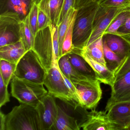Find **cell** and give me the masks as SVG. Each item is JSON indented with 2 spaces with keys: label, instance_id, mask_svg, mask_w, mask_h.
<instances>
[{
  "label": "cell",
  "instance_id": "obj_9",
  "mask_svg": "<svg viewBox=\"0 0 130 130\" xmlns=\"http://www.w3.org/2000/svg\"><path fill=\"white\" fill-rule=\"evenodd\" d=\"M127 10H130V8L103 7L100 6L94 19L92 33L87 45L103 36L115 18L121 13Z\"/></svg>",
  "mask_w": 130,
  "mask_h": 130
},
{
  "label": "cell",
  "instance_id": "obj_39",
  "mask_svg": "<svg viewBox=\"0 0 130 130\" xmlns=\"http://www.w3.org/2000/svg\"><path fill=\"white\" fill-rule=\"evenodd\" d=\"M129 41H130V40H129Z\"/></svg>",
  "mask_w": 130,
  "mask_h": 130
},
{
  "label": "cell",
  "instance_id": "obj_4",
  "mask_svg": "<svg viewBox=\"0 0 130 130\" xmlns=\"http://www.w3.org/2000/svg\"><path fill=\"white\" fill-rule=\"evenodd\" d=\"M44 84L47 89L48 92L55 98L74 108L79 107L65 82L55 56L51 67L47 71Z\"/></svg>",
  "mask_w": 130,
  "mask_h": 130
},
{
  "label": "cell",
  "instance_id": "obj_33",
  "mask_svg": "<svg viewBox=\"0 0 130 130\" xmlns=\"http://www.w3.org/2000/svg\"><path fill=\"white\" fill-rule=\"evenodd\" d=\"M130 70V52L128 55L123 60L119 67L114 73L115 80Z\"/></svg>",
  "mask_w": 130,
  "mask_h": 130
},
{
  "label": "cell",
  "instance_id": "obj_7",
  "mask_svg": "<svg viewBox=\"0 0 130 130\" xmlns=\"http://www.w3.org/2000/svg\"><path fill=\"white\" fill-rule=\"evenodd\" d=\"M101 83L96 79L80 80L73 84L77 91L80 107L91 110L96 107L102 98Z\"/></svg>",
  "mask_w": 130,
  "mask_h": 130
},
{
  "label": "cell",
  "instance_id": "obj_27",
  "mask_svg": "<svg viewBox=\"0 0 130 130\" xmlns=\"http://www.w3.org/2000/svg\"><path fill=\"white\" fill-rule=\"evenodd\" d=\"M75 9H76L75 8H71L69 10L61 22L57 26L61 57V48H62V44L63 41L64 39L67 32L73 13Z\"/></svg>",
  "mask_w": 130,
  "mask_h": 130
},
{
  "label": "cell",
  "instance_id": "obj_20",
  "mask_svg": "<svg viewBox=\"0 0 130 130\" xmlns=\"http://www.w3.org/2000/svg\"><path fill=\"white\" fill-rule=\"evenodd\" d=\"M64 0H40L38 6L50 19L52 24L58 26Z\"/></svg>",
  "mask_w": 130,
  "mask_h": 130
},
{
  "label": "cell",
  "instance_id": "obj_29",
  "mask_svg": "<svg viewBox=\"0 0 130 130\" xmlns=\"http://www.w3.org/2000/svg\"><path fill=\"white\" fill-rule=\"evenodd\" d=\"M38 4L33 2L31 10L29 13V22L33 32V35L35 37L37 33V25H38Z\"/></svg>",
  "mask_w": 130,
  "mask_h": 130
},
{
  "label": "cell",
  "instance_id": "obj_19",
  "mask_svg": "<svg viewBox=\"0 0 130 130\" xmlns=\"http://www.w3.org/2000/svg\"><path fill=\"white\" fill-rule=\"evenodd\" d=\"M58 108L57 118L51 130H80L79 123L76 118L69 115L58 105Z\"/></svg>",
  "mask_w": 130,
  "mask_h": 130
},
{
  "label": "cell",
  "instance_id": "obj_31",
  "mask_svg": "<svg viewBox=\"0 0 130 130\" xmlns=\"http://www.w3.org/2000/svg\"><path fill=\"white\" fill-rule=\"evenodd\" d=\"M52 23L46 13L38 7L37 32L48 27Z\"/></svg>",
  "mask_w": 130,
  "mask_h": 130
},
{
  "label": "cell",
  "instance_id": "obj_12",
  "mask_svg": "<svg viewBox=\"0 0 130 130\" xmlns=\"http://www.w3.org/2000/svg\"><path fill=\"white\" fill-rule=\"evenodd\" d=\"M111 87V96L107 102L105 111L116 103L130 102V70L115 80Z\"/></svg>",
  "mask_w": 130,
  "mask_h": 130
},
{
  "label": "cell",
  "instance_id": "obj_34",
  "mask_svg": "<svg viewBox=\"0 0 130 130\" xmlns=\"http://www.w3.org/2000/svg\"><path fill=\"white\" fill-rule=\"evenodd\" d=\"M76 0H64L62 9L59 18L58 26L63 19L69 10L71 8H76Z\"/></svg>",
  "mask_w": 130,
  "mask_h": 130
},
{
  "label": "cell",
  "instance_id": "obj_37",
  "mask_svg": "<svg viewBox=\"0 0 130 130\" xmlns=\"http://www.w3.org/2000/svg\"><path fill=\"white\" fill-rule=\"evenodd\" d=\"M0 130H5L6 115L1 111L0 112Z\"/></svg>",
  "mask_w": 130,
  "mask_h": 130
},
{
  "label": "cell",
  "instance_id": "obj_16",
  "mask_svg": "<svg viewBox=\"0 0 130 130\" xmlns=\"http://www.w3.org/2000/svg\"><path fill=\"white\" fill-rule=\"evenodd\" d=\"M103 41L123 60L130 52V41L122 36L117 34L106 33L103 36Z\"/></svg>",
  "mask_w": 130,
  "mask_h": 130
},
{
  "label": "cell",
  "instance_id": "obj_32",
  "mask_svg": "<svg viewBox=\"0 0 130 130\" xmlns=\"http://www.w3.org/2000/svg\"><path fill=\"white\" fill-rule=\"evenodd\" d=\"M8 86L4 83L2 77L0 76V107L10 102V94L7 89Z\"/></svg>",
  "mask_w": 130,
  "mask_h": 130
},
{
  "label": "cell",
  "instance_id": "obj_2",
  "mask_svg": "<svg viewBox=\"0 0 130 130\" xmlns=\"http://www.w3.org/2000/svg\"><path fill=\"white\" fill-rule=\"evenodd\" d=\"M99 7V4L92 3L77 10L73 31L74 50H83L86 46L92 33L94 19Z\"/></svg>",
  "mask_w": 130,
  "mask_h": 130
},
{
  "label": "cell",
  "instance_id": "obj_17",
  "mask_svg": "<svg viewBox=\"0 0 130 130\" xmlns=\"http://www.w3.org/2000/svg\"><path fill=\"white\" fill-rule=\"evenodd\" d=\"M28 51L22 40L0 47V59L17 64Z\"/></svg>",
  "mask_w": 130,
  "mask_h": 130
},
{
  "label": "cell",
  "instance_id": "obj_1",
  "mask_svg": "<svg viewBox=\"0 0 130 130\" xmlns=\"http://www.w3.org/2000/svg\"><path fill=\"white\" fill-rule=\"evenodd\" d=\"M32 49L47 71L51 67L55 56L58 61L61 57L58 26L51 24L38 32Z\"/></svg>",
  "mask_w": 130,
  "mask_h": 130
},
{
  "label": "cell",
  "instance_id": "obj_38",
  "mask_svg": "<svg viewBox=\"0 0 130 130\" xmlns=\"http://www.w3.org/2000/svg\"><path fill=\"white\" fill-rule=\"evenodd\" d=\"M40 1V0H33V2H35L36 4H38L39 3Z\"/></svg>",
  "mask_w": 130,
  "mask_h": 130
},
{
  "label": "cell",
  "instance_id": "obj_15",
  "mask_svg": "<svg viewBox=\"0 0 130 130\" xmlns=\"http://www.w3.org/2000/svg\"><path fill=\"white\" fill-rule=\"evenodd\" d=\"M73 50L80 54L89 64L95 71L96 79L101 83L109 85L111 87L113 85L115 77L112 71L94 60L83 50Z\"/></svg>",
  "mask_w": 130,
  "mask_h": 130
},
{
  "label": "cell",
  "instance_id": "obj_24",
  "mask_svg": "<svg viewBox=\"0 0 130 130\" xmlns=\"http://www.w3.org/2000/svg\"><path fill=\"white\" fill-rule=\"evenodd\" d=\"M77 10L75 9L73 13L66 35L64 39L61 50V57L71 52L74 49L73 44L74 24Z\"/></svg>",
  "mask_w": 130,
  "mask_h": 130
},
{
  "label": "cell",
  "instance_id": "obj_18",
  "mask_svg": "<svg viewBox=\"0 0 130 130\" xmlns=\"http://www.w3.org/2000/svg\"><path fill=\"white\" fill-rule=\"evenodd\" d=\"M72 66L80 74L88 79H96L92 67L80 54L73 50L67 54Z\"/></svg>",
  "mask_w": 130,
  "mask_h": 130
},
{
  "label": "cell",
  "instance_id": "obj_35",
  "mask_svg": "<svg viewBox=\"0 0 130 130\" xmlns=\"http://www.w3.org/2000/svg\"><path fill=\"white\" fill-rule=\"evenodd\" d=\"M127 39H130V14L128 17L124 24L118 29L116 34Z\"/></svg>",
  "mask_w": 130,
  "mask_h": 130
},
{
  "label": "cell",
  "instance_id": "obj_22",
  "mask_svg": "<svg viewBox=\"0 0 130 130\" xmlns=\"http://www.w3.org/2000/svg\"><path fill=\"white\" fill-rule=\"evenodd\" d=\"M94 60L106 67L104 58L103 36L87 45L83 50Z\"/></svg>",
  "mask_w": 130,
  "mask_h": 130
},
{
  "label": "cell",
  "instance_id": "obj_8",
  "mask_svg": "<svg viewBox=\"0 0 130 130\" xmlns=\"http://www.w3.org/2000/svg\"><path fill=\"white\" fill-rule=\"evenodd\" d=\"M19 15L12 13L0 15V47L16 43L21 40Z\"/></svg>",
  "mask_w": 130,
  "mask_h": 130
},
{
  "label": "cell",
  "instance_id": "obj_23",
  "mask_svg": "<svg viewBox=\"0 0 130 130\" xmlns=\"http://www.w3.org/2000/svg\"><path fill=\"white\" fill-rule=\"evenodd\" d=\"M21 40L27 51L32 49L35 43V36L33 35L29 22V14L20 23Z\"/></svg>",
  "mask_w": 130,
  "mask_h": 130
},
{
  "label": "cell",
  "instance_id": "obj_5",
  "mask_svg": "<svg viewBox=\"0 0 130 130\" xmlns=\"http://www.w3.org/2000/svg\"><path fill=\"white\" fill-rule=\"evenodd\" d=\"M44 86L42 84L13 77L11 83V94L20 103L35 108L48 93Z\"/></svg>",
  "mask_w": 130,
  "mask_h": 130
},
{
  "label": "cell",
  "instance_id": "obj_14",
  "mask_svg": "<svg viewBox=\"0 0 130 130\" xmlns=\"http://www.w3.org/2000/svg\"><path fill=\"white\" fill-rule=\"evenodd\" d=\"M33 2V0H0L1 14L14 13L23 20L29 13Z\"/></svg>",
  "mask_w": 130,
  "mask_h": 130
},
{
  "label": "cell",
  "instance_id": "obj_10",
  "mask_svg": "<svg viewBox=\"0 0 130 130\" xmlns=\"http://www.w3.org/2000/svg\"><path fill=\"white\" fill-rule=\"evenodd\" d=\"M35 108L39 116L41 130H51L57 118L58 111L55 97L48 93Z\"/></svg>",
  "mask_w": 130,
  "mask_h": 130
},
{
  "label": "cell",
  "instance_id": "obj_25",
  "mask_svg": "<svg viewBox=\"0 0 130 130\" xmlns=\"http://www.w3.org/2000/svg\"><path fill=\"white\" fill-rule=\"evenodd\" d=\"M103 46L104 58L106 67L114 73L122 63L123 60L111 50L103 41Z\"/></svg>",
  "mask_w": 130,
  "mask_h": 130
},
{
  "label": "cell",
  "instance_id": "obj_26",
  "mask_svg": "<svg viewBox=\"0 0 130 130\" xmlns=\"http://www.w3.org/2000/svg\"><path fill=\"white\" fill-rule=\"evenodd\" d=\"M0 59V76L2 77L5 84L8 86L13 77L17 64L4 59Z\"/></svg>",
  "mask_w": 130,
  "mask_h": 130
},
{
  "label": "cell",
  "instance_id": "obj_13",
  "mask_svg": "<svg viewBox=\"0 0 130 130\" xmlns=\"http://www.w3.org/2000/svg\"><path fill=\"white\" fill-rule=\"evenodd\" d=\"M105 111L118 130H130V101L116 103Z\"/></svg>",
  "mask_w": 130,
  "mask_h": 130
},
{
  "label": "cell",
  "instance_id": "obj_30",
  "mask_svg": "<svg viewBox=\"0 0 130 130\" xmlns=\"http://www.w3.org/2000/svg\"><path fill=\"white\" fill-rule=\"evenodd\" d=\"M100 6L103 7L130 8V0H105Z\"/></svg>",
  "mask_w": 130,
  "mask_h": 130
},
{
  "label": "cell",
  "instance_id": "obj_21",
  "mask_svg": "<svg viewBox=\"0 0 130 130\" xmlns=\"http://www.w3.org/2000/svg\"><path fill=\"white\" fill-rule=\"evenodd\" d=\"M58 67L63 74L73 84L80 80L88 79L77 72L71 63L67 55L60 58L58 61Z\"/></svg>",
  "mask_w": 130,
  "mask_h": 130
},
{
  "label": "cell",
  "instance_id": "obj_11",
  "mask_svg": "<svg viewBox=\"0 0 130 130\" xmlns=\"http://www.w3.org/2000/svg\"><path fill=\"white\" fill-rule=\"evenodd\" d=\"M80 127L84 130H118L106 111L95 109L87 111Z\"/></svg>",
  "mask_w": 130,
  "mask_h": 130
},
{
  "label": "cell",
  "instance_id": "obj_3",
  "mask_svg": "<svg viewBox=\"0 0 130 130\" xmlns=\"http://www.w3.org/2000/svg\"><path fill=\"white\" fill-rule=\"evenodd\" d=\"M5 130H41L36 108L22 103L13 107L6 115Z\"/></svg>",
  "mask_w": 130,
  "mask_h": 130
},
{
  "label": "cell",
  "instance_id": "obj_6",
  "mask_svg": "<svg viewBox=\"0 0 130 130\" xmlns=\"http://www.w3.org/2000/svg\"><path fill=\"white\" fill-rule=\"evenodd\" d=\"M47 72L38 56L32 49L28 51L17 63L13 77L44 84Z\"/></svg>",
  "mask_w": 130,
  "mask_h": 130
},
{
  "label": "cell",
  "instance_id": "obj_28",
  "mask_svg": "<svg viewBox=\"0 0 130 130\" xmlns=\"http://www.w3.org/2000/svg\"><path fill=\"white\" fill-rule=\"evenodd\" d=\"M130 14V10L124 11L118 15L111 23L104 34H116L118 29L125 22Z\"/></svg>",
  "mask_w": 130,
  "mask_h": 130
},
{
  "label": "cell",
  "instance_id": "obj_36",
  "mask_svg": "<svg viewBox=\"0 0 130 130\" xmlns=\"http://www.w3.org/2000/svg\"><path fill=\"white\" fill-rule=\"evenodd\" d=\"M105 0H76V9L77 10L83 7L92 3L100 4Z\"/></svg>",
  "mask_w": 130,
  "mask_h": 130
}]
</instances>
